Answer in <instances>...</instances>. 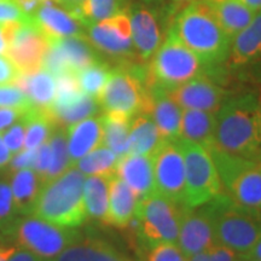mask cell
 <instances>
[{"mask_svg":"<svg viewBox=\"0 0 261 261\" xmlns=\"http://www.w3.org/2000/svg\"><path fill=\"white\" fill-rule=\"evenodd\" d=\"M128 0H84L76 17L84 27L104 21L120 12H127Z\"/></svg>","mask_w":261,"mask_h":261,"instance_id":"cell-34","label":"cell"},{"mask_svg":"<svg viewBox=\"0 0 261 261\" xmlns=\"http://www.w3.org/2000/svg\"><path fill=\"white\" fill-rule=\"evenodd\" d=\"M113 244L96 236H81L52 261H126Z\"/></svg>","mask_w":261,"mask_h":261,"instance_id":"cell-22","label":"cell"},{"mask_svg":"<svg viewBox=\"0 0 261 261\" xmlns=\"http://www.w3.org/2000/svg\"><path fill=\"white\" fill-rule=\"evenodd\" d=\"M8 261H52V260L39 256L37 254L29 252L27 249H23V248H16L15 252L12 253V255L10 256V259Z\"/></svg>","mask_w":261,"mask_h":261,"instance_id":"cell-48","label":"cell"},{"mask_svg":"<svg viewBox=\"0 0 261 261\" xmlns=\"http://www.w3.org/2000/svg\"><path fill=\"white\" fill-rule=\"evenodd\" d=\"M181 109H196L217 113L227 99L226 90L208 75L202 73L188 83L168 91Z\"/></svg>","mask_w":261,"mask_h":261,"instance_id":"cell-15","label":"cell"},{"mask_svg":"<svg viewBox=\"0 0 261 261\" xmlns=\"http://www.w3.org/2000/svg\"><path fill=\"white\" fill-rule=\"evenodd\" d=\"M35 151L37 149H23L18 151L17 154L12 155L11 160H10V167L12 171H18V169L23 168H33L35 159Z\"/></svg>","mask_w":261,"mask_h":261,"instance_id":"cell-46","label":"cell"},{"mask_svg":"<svg viewBox=\"0 0 261 261\" xmlns=\"http://www.w3.org/2000/svg\"><path fill=\"white\" fill-rule=\"evenodd\" d=\"M177 142L184 156L188 207H200L223 194V184L211 152L188 140L177 139Z\"/></svg>","mask_w":261,"mask_h":261,"instance_id":"cell-9","label":"cell"},{"mask_svg":"<svg viewBox=\"0 0 261 261\" xmlns=\"http://www.w3.org/2000/svg\"><path fill=\"white\" fill-rule=\"evenodd\" d=\"M214 160L224 192L249 210L261 212V163L211 146L207 149Z\"/></svg>","mask_w":261,"mask_h":261,"instance_id":"cell-6","label":"cell"},{"mask_svg":"<svg viewBox=\"0 0 261 261\" xmlns=\"http://www.w3.org/2000/svg\"><path fill=\"white\" fill-rule=\"evenodd\" d=\"M85 178L86 175L73 166L44 182L31 214L60 226H80L87 218L84 202Z\"/></svg>","mask_w":261,"mask_h":261,"instance_id":"cell-3","label":"cell"},{"mask_svg":"<svg viewBox=\"0 0 261 261\" xmlns=\"http://www.w3.org/2000/svg\"><path fill=\"white\" fill-rule=\"evenodd\" d=\"M117 156L106 145L98 146L84 158L74 163L76 167L86 177L90 175H113L115 174L117 165Z\"/></svg>","mask_w":261,"mask_h":261,"instance_id":"cell-35","label":"cell"},{"mask_svg":"<svg viewBox=\"0 0 261 261\" xmlns=\"http://www.w3.org/2000/svg\"><path fill=\"white\" fill-rule=\"evenodd\" d=\"M208 3H211V4H219V3L224 2V0H207Z\"/></svg>","mask_w":261,"mask_h":261,"instance_id":"cell-56","label":"cell"},{"mask_svg":"<svg viewBox=\"0 0 261 261\" xmlns=\"http://www.w3.org/2000/svg\"><path fill=\"white\" fill-rule=\"evenodd\" d=\"M228 58L233 67L249 64L261 58V11L256 12L253 21L232 38Z\"/></svg>","mask_w":261,"mask_h":261,"instance_id":"cell-24","label":"cell"},{"mask_svg":"<svg viewBox=\"0 0 261 261\" xmlns=\"http://www.w3.org/2000/svg\"><path fill=\"white\" fill-rule=\"evenodd\" d=\"M25 112L27 110L17 109V108L0 107V132H4L17 122Z\"/></svg>","mask_w":261,"mask_h":261,"instance_id":"cell-47","label":"cell"},{"mask_svg":"<svg viewBox=\"0 0 261 261\" xmlns=\"http://www.w3.org/2000/svg\"><path fill=\"white\" fill-rule=\"evenodd\" d=\"M17 23L0 24V55H5L8 50L10 39H11L12 32Z\"/></svg>","mask_w":261,"mask_h":261,"instance_id":"cell-49","label":"cell"},{"mask_svg":"<svg viewBox=\"0 0 261 261\" xmlns=\"http://www.w3.org/2000/svg\"><path fill=\"white\" fill-rule=\"evenodd\" d=\"M217 243L211 219L203 208H188L182 215L177 246L189 257Z\"/></svg>","mask_w":261,"mask_h":261,"instance_id":"cell-17","label":"cell"},{"mask_svg":"<svg viewBox=\"0 0 261 261\" xmlns=\"http://www.w3.org/2000/svg\"><path fill=\"white\" fill-rule=\"evenodd\" d=\"M54 2L60 5L61 8L65 9L67 11H69L73 16H76L80 6L83 5L84 0H54Z\"/></svg>","mask_w":261,"mask_h":261,"instance_id":"cell-51","label":"cell"},{"mask_svg":"<svg viewBox=\"0 0 261 261\" xmlns=\"http://www.w3.org/2000/svg\"><path fill=\"white\" fill-rule=\"evenodd\" d=\"M243 255L223 244L215 243L208 249L187 257V261H241Z\"/></svg>","mask_w":261,"mask_h":261,"instance_id":"cell-40","label":"cell"},{"mask_svg":"<svg viewBox=\"0 0 261 261\" xmlns=\"http://www.w3.org/2000/svg\"><path fill=\"white\" fill-rule=\"evenodd\" d=\"M139 197L121 178L113 174L109 182V213L107 224L126 228L137 213Z\"/></svg>","mask_w":261,"mask_h":261,"instance_id":"cell-23","label":"cell"},{"mask_svg":"<svg viewBox=\"0 0 261 261\" xmlns=\"http://www.w3.org/2000/svg\"><path fill=\"white\" fill-rule=\"evenodd\" d=\"M42 184L44 181L33 168L15 171L10 185L18 214L27 215L32 213L33 205L35 203Z\"/></svg>","mask_w":261,"mask_h":261,"instance_id":"cell-28","label":"cell"},{"mask_svg":"<svg viewBox=\"0 0 261 261\" xmlns=\"http://www.w3.org/2000/svg\"><path fill=\"white\" fill-rule=\"evenodd\" d=\"M244 5L248 6L254 12L261 11V0H240Z\"/></svg>","mask_w":261,"mask_h":261,"instance_id":"cell-55","label":"cell"},{"mask_svg":"<svg viewBox=\"0 0 261 261\" xmlns=\"http://www.w3.org/2000/svg\"><path fill=\"white\" fill-rule=\"evenodd\" d=\"M127 14L129 16L135 50L142 60H150L162 40L158 17L151 10L140 5L129 8Z\"/></svg>","mask_w":261,"mask_h":261,"instance_id":"cell-19","label":"cell"},{"mask_svg":"<svg viewBox=\"0 0 261 261\" xmlns=\"http://www.w3.org/2000/svg\"><path fill=\"white\" fill-rule=\"evenodd\" d=\"M212 6L221 28L231 39L243 31L256 14L240 0H224L219 4H212Z\"/></svg>","mask_w":261,"mask_h":261,"instance_id":"cell-30","label":"cell"},{"mask_svg":"<svg viewBox=\"0 0 261 261\" xmlns=\"http://www.w3.org/2000/svg\"><path fill=\"white\" fill-rule=\"evenodd\" d=\"M87 39L96 50L112 57H128L135 54L129 16L120 12L113 17L87 25Z\"/></svg>","mask_w":261,"mask_h":261,"instance_id":"cell-14","label":"cell"},{"mask_svg":"<svg viewBox=\"0 0 261 261\" xmlns=\"http://www.w3.org/2000/svg\"><path fill=\"white\" fill-rule=\"evenodd\" d=\"M17 214L11 185L8 181L0 180V227L5 231H11L17 221Z\"/></svg>","mask_w":261,"mask_h":261,"instance_id":"cell-38","label":"cell"},{"mask_svg":"<svg viewBox=\"0 0 261 261\" xmlns=\"http://www.w3.org/2000/svg\"><path fill=\"white\" fill-rule=\"evenodd\" d=\"M205 67L207 65L169 29L167 38L152 55L146 68V85L148 87L173 90L204 73Z\"/></svg>","mask_w":261,"mask_h":261,"instance_id":"cell-5","label":"cell"},{"mask_svg":"<svg viewBox=\"0 0 261 261\" xmlns=\"http://www.w3.org/2000/svg\"><path fill=\"white\" fill-rule=\"evenodd\" d=\"M201 207L211 219L217 243L241 255L261 237V212L240 205L225 192Z\"/></svg>","mask_w":261,"mask_h":261,"instance_id":"cell-4","label":"cell"},{"mask_svg":"<svg viewBox=\"0 0 261 261\" xmlns=\"http://www.w3.org/2000/svg\"><path fill=\"white\" fill-rule=\"evenodd\" d=\"M241 261H256V260H249V259H244V257H243V259Z\"/></svg>","mask_w":261,"mask_h":261,"instance_id":"cell-57","label":"cell"},{"mask_svg":"<svg viewBox=\"0 0 261 261\" xmlns=\"http://www.w3.org/2000/svg\"><path fill=\"white\" fill-rule=\"evenodd\" d=\"M16 2L18 3V5L21 6L24 12H27L28 15H32L34 14L41 5H44L45 3L54 2V0H16Z\"/></svg>","mask_w":261,"mask_h":261,"instance_id":"cell-50","label":"cell"},{"mask_svg":"<svg viewBox=\"0 0 261 261\" xmlns=\"http://www.w3.org/2000/svg\"><path fill=\"white\" fill-rule=\"evenodd\" d=\"M146 261H187L175 243H161L150 248Z\"/></svg>","mask_w":261,"mask_h":261,"instance_id":"cell-43","label":"cell"},{"mask_svg":"<svg viewBox=\"0 0 261 261\" xmlns=\"http://www.w3.org/2000/svg\"><path fill=\"white\" fill-rule=\"evenodd\" d=\"M48 143H50L51 146L52 161L46 175V181L58 177L62 173L67 171L68 168L73 167L69 152H68L67 133H65L64 127H56L50 138H48Z\"/></svg>","mask_w":261,"mask_h":261,"instance_id":"cell-37","label":"cell"},{"mask_svg":"<svg viewBox=\"0 0 261 261\" xmlns=\"http://www.w3.org/2000/svg\"><path fill=\"white\" fill-rule=\"evenodd\" d=\"M146 68L120 67L112 69L98 103L106 113H120L133 117L144 113L149 100Z\"/></svg>","mask_w":261,"mask_h":261,"instance_id":"cell-8","label":"cell"},{"mask_svg":"<svg viewBox=\"0 0 261 261\" xmlns=\"http://www.w3.org/2000/svg\"><path fill=\"white\" fill-rule=\"evenodd\" d=\"M11 158V152H10L8 146H6L4 140H3L2 132H0V168H4L5 166H8Z\"/></svg>","mask_w":261,"mask_h":261,"instance_id":"cell-52","label":"cell"},{"mask_svg":"<svg viewBox=\"0 0 261 261\" xmlns=\"http://www.w3.org/2000/svg\"><path fill=\"white\" fill-rule=\"evenodd\" d=\"M67 133L68 152L71 161L74 163L87 155L98 146L103 145V123L102 117L91 116L65 128Z\"/></svg>","mask_w":261,"mask_h":261,"instance_id":"cell-21","label":"cell"},{"mask_svg":"<svg viewBox=\"0 0 261 261\" xmlns=\"http://www.w3.org/2000/svg\"><path fill=\"white\" fill-rule=\"evenodd\" d=\"M212 146L228 155L259 161L261 102L255 94L243 93L225 100L215 113Z\"/></svg>","mask_w":261,"mask_h":261,"instance_id":"cell-1","label":"cell"},{"mask_svg":"<svg viewBox=\"0 0 261 261\" xmlns=\"http://www.w3.org/2000/svg\"><path fill=\"white\" fill-rule=\"evenodd\" d=\"M171 29L207 67L228 58L231 39L221 28L207 0H196L175 17Z\"/></svg>","mask_w":261,"mask_h":261,"instance_id":"cell-2","label":"cell"},{"mask_svg":"<svg viewBox=\"0 0 261 261\" xmlns=\"http://www.w3.org/2000/svg\"><path fill=\"white\" fill-rule=\"evenodd\" d=\"M10 232L14 234L19 248L48 260L57 257L80 237L75 227L60 226L33 214L17 219Z\"/></svg>","mask_w":261,"mask_h":261,"instance_id":"cell-10","label":"cell"},{"mask_svg":"<svg viewBox=\"0 0 261 261\" xmlns=\"http://www.w3.org/2000/svg\"><path fill=\"white\" fill-rule=\"evenodd\" d=\"M243 257L244 259L261 261V237L256 241V243L244 254Z\"/></svg>","mask_w":261,"mask_h":261,"instance_id":"cell-53","label":"cell"},{"mask_svg":"<svg viewBox=\"0 0 261 261\" xmlns=\"http://www.w3.org/2000/svg\"><path fill=\"white\" fill-rule=\"evenodd\" d=\"M0 107L29 110L33 106L24 91L16 84L0 85Z\"/></svg>","mask_w":261,"mask_h":261,"instance_id":"cell-39","label":"cell"},{"mask_svg":"<svg viewBox=\"0 0 261 261\" xmlns=\"http://www.w3.org/2000/svg\"><path fill=\"white\" fill-rule=\"evenodd\" d=\"M31 15L24 12L16 0H0V24L31 22Z\"/></svg>","mask_w":261,"mask_h":261,"instance_id":"cell-41","label":"cell"},{"mask_svg":"<svg viewBox=\"0 0 261 261\" xmlns=\"http://www.w3.org/2000/svg\"><path fill=\"white\" fill-rule=\"evenodd\" d=\"M175 2H179V3H182V2H188V0H175Z\"/></svg>","mask_w":261,"mask_h":261,"instance_id":"cell-58","label":"cell"},{"mask_svg":"<svg viewBox=\"0 0 261 261\" xmlns=\"http://www.w3.org/2000/svg\"><path fill=\"white\" fill-rule=\"evenodd\" d=\"M188 208L156 192L140 198L136 217L139 223L137 233L143 244L149 248L161 243L177 244L182 215Z\"/></svg>","mask_w":261,"mask_h":261,"instance_id":"cell-7","label":"cell"},{"mask_svg":"<svg viewBox=\"0 0 261 261\" xmlns=\"http://www.w3.org/2000/svg\"><path fill=\"white\" fill-rule=\"evenodd\" d=\"M151 159L156 194L187 205L184 156L179 143L163 140Z\"/></svg>","mask_w":261,"mask_h":261,"instance_id":"cell-11","label":"cell"},{"mask_svg":"<svg viewBox=\"0 0 261 261\" xmlns=\"http://www.w3.org/2000/svg\"><path fill=\"white\" fill-rule=\"evenodd\" d=\"M99 108L98 99L83 93L73 102L64 104V106H52L48 112L56 126L60 125L67 128L68 126L83 121L87 117L96 116L99 112Z\"/></svg>","mask_w":261,"mask_h":261,"instance_id":"cell-32","label":"cell"},{"mask_svg":"<svg viewBox=\"0 0 261 261\" xmlns=\"http://www.w3.org/2000/svg\"><path fill=\"white\" fill-rule=\"evenodd\" d=\"M115 174L121 178L140 198L155 192L151 156L128 154L117 160Z\"/></svg>","mask_w":261,"mask_h":261,"instance_id":"cell-20","label":"cell"},{"mask_svg":"<svg viewBox=\"0 0 261 261\" xmlns=\"http://www.w3.org/2000/svg\"><path fill=\"white\" fill-rule=\"evenodd\" d=\"M98 61L96 47L86 35L68 37L50 42L42 67L57 76L64 73H76Z\"/></svg>","mask_w":261,"mask_h":261,"instance_id":"cell-13","label":"cell"},{"mask_svg":"<svg viewBox=\"0 0 261 261\" xmlns=\"http://www.w3.org/2000/svg\"><path fill=\"white\" fill-rule=\"evenodd\" d=\"M112 175L85 178L84 202L87 217L107 223L109 213V182Z\"/></svg>","mask_w":261,"mask_h":261,"instance_id":"cell-29","label":"cell"},{"mask_svg":"<svg viewBox=\"0 0 261 261\" xmlns=\"http://www.w3.org/2000/svg\"><path fill=\"white\" fill-rule=\"evenodd\" d=\"M3 140L8 146L11 155L17 154L18 151L24 149V139H25V123L23 117L18 120L8 129L2 132Z\"/></svg>","mask_w":261,"mask_h":261,"instance_id":"cell-42","label":"cell"},{"mask_svg":"<svg viewBox=\"0 0 261 261\" xmlns=\"http://www.w3.org/2000/svg\"><path fill=\"white\" fill-rule=\"evenodd\" d=\"M215 113L196 109H182L179 138L208 149L213 144Z\"/></svg>","mask_w":261,"mask_h":261,"instance_id":"cell-26","label":"cell"},{"mask_svg":"<svg viewBox=\"0 0 261 261\" xmlns=\"http://www.w3.org/2000/svg\"><path fill=\"white\" fill-rule=\"evenodd\" d=\"M161 133L151 119L145 113H139L132 117L129 126V152L152 156L163 142Z\"/></svg>","mask_w":261,"mask_h":261,"instance_id":"cell-27","label":"cell"},{"mask_svg":"<svg viewBox=\"0 0 261 261\" xmlns=\"http://www.w3.org/2000/svg\"><path fill=\"white\" fill-rule=\"evenodd\" d=\"M149 100L145 114L151 116L165 140H177L180 133L182 109L173 100L168 91L158 86H150Z\"/></svg>","mask_w":261,"mask_h":261,"instance_id":"cell-18","label":"cell"},{"mask_svg":"<svg viewBox=\"0 0 261 261\" xmlns=\"http://www.w3.org/2000/svg\"><path fill=\"white\" fill-rule=\"evenodd\" d=\"M259 162H260V163H261V158H260V160H259Z\"/></svg>","mask_w":261,"mask_h":261,"instance_id":"cell-59","label":"cell"},{"mask_svg":"<svg viewBox=\"0 0 261 261\" xmlns=\"http://www.w3.org/2000/svg\"><path fill=\"white\" fill-rule=\"evenodd\" d=\"M15 249L14 247H0V261H8Z\"/></svg>","mask_w":261,"mask_h":261,"instance_id":"cell-54","label":"cell"},{"mask_svg":"<svg viewBox=\"0 0 261 261\" xmlns=\"http://www.w3.org/2000/svg\"><path fill=\"white\" fill-rule=\"evenodd\" d=\"M103 145L121 158L129 152V126L132 117L120 113H104Z\"/></svg>","mask_w":261,"mask_h":261,"instance_id":"cell-31","label":"cell"},{"mask_svg":"<svg viewBox=\"0 0 261 261\" xmlns=\"http://www.w3.org/2000/svg\"><path fill=\"white\" fill-rule=\"evenodd\" d=\"M52 161V155H51V146L50 143L45 142L44 144L38 146L37 151H35V159H34V165H33V169L38 173L39 177L41 178L42 181H46V175L48 169H50Z\"/></svg>","mask_w":261,"mask_h":261,"instance_id":"cell-44","label":"cell"},{"mask_svg":"<svg viewBox=\"0 0 261 261\" xmlns=\"http://www.w3.org/2000/svg\"><path fill=\"white\" fill-rule=\"evenodd\" d=\"M126 261H130V260H126Z\"/></svg>","mask_w":261,"mask_h":261,"instance_id":"cell-60","label":"cell"},{"mask_svg":"<svg viewBox=\"0 0 261 261\" xmlns=\"http://www.w3.org/2000/svg\"><path fill=\"white\" fill-rule=\"evenodd\" d=\"M25 123L24 149H37L50 138L56 123L48 110L32 108L23 114Z\"/></svg>","mask_w":261,"mask_h":261,"instance_id":"cell-33","label":"cell"},{"mask_svg":"<svg viewBox=\"0 0 261 261\" xmlns=\"http://www.w3.org/2000/svg\"><path fill=\"white\" fill-rule=\"evenodd\" d=\"M16 85L24 91L33 106L39 109L48 110L56 99V76L44 67L34 73L21 75Z\"/></svg>","mask_w":261,"mask_h":261,"instance_id":"cell-25","label":"cell"},{"mask_svg":"<svg viewBox=\"0 0 261 261\" xmlns=\"http://www.w3.org/2000/svg\"><path fill=\"white\" fill-rule=\"evenodd\" d=\"M32 23L40 31L48 41L68 37H84V24L69 11L55 2H47L31 15Z\"/></svg>","mask_w":261,"mask_h":261,"instance_id":"cell-16","label":"cell"},{"mask_svg":"<svg viewBox=\"0 0 261 261\" xmlns=\"http://www.w3.org/2000/svg\"><path fill=\"white\" fill-rule=\"evenodd\" d=\"M48 47L50 41L31 21L16 24L5 55L22 75L31 74L42 68Z\"/></svg>","mask_w":261,"mask_h":261,"instance_id":"cell-12","label":"cell"},{"mask_svg":"<svg viewBox=\"0 0 261 261\" xmlns=\"http://www.w3.org/2000/svg\"><path fill=\"white\" fill-rule=\"evenodd\" d=\"M110 71L112 69L109 68V65L100 61L94 62V63L76 71L75 75H76L81 92L98 99L106 86Z\"/></svg>","mask_w":261,"mask_h":261,"instance_id":"cell-36","label":"cell"},{"mask_svg":"<svg viewBox=\"0 0 261 261\" xmlns=\"http://www.w3.org/2000/svg\"><path fill=\"white\" fill-rule=\"evenodd\" d=\"M21 75L22 73L14 62L6 55H0V85L16 84Z\"/></svg>","mask_w":261,"mask_h":261,"instance_id":"cell-45","label":"cell"}]
</instances>
